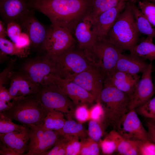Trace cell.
Masks as SVG:
<instances>
[{
	"label": "cell",
	"mask_w": 155,
	"mask_h": 155,
	"mask_svg": "<svg viewBox=\"0 0 155 155\" xmlns=\"http://www.w3.org/2000/svg\"><path fill=\"white\" fill-rule=\"evenodd\" d=\"M22 29L28 36L31 44L38 46L44 44L47 34L44 26L33 16L27 15L18 23Z\"/></svg>",
	"instance_id": "cell-18"
},
{
	"label": "cell",
	"mask_w": 155,
	"mask_h": 155,
	"mask_svg": "<svg viewBox=\"0 0 155 155\" xmlns=\"http://www.w3.org/2000/svg\"><path fill=\"white\" fill-rule=\"evenodd\" d=\"M105 129L102 122L90 120L88 124V133L91 139L96 142H99Z\"/></svg>",
	"instance_id": "cell-31"
},
{
	"label": "cell",
	"mask_w": 155,
	"mask_h": 155,
	"mask_svg": "<svg viewBox=\"0 0 155 155\" xmlns=\"http://www.w3.org/2000/svg\"><path fill=\"white\" fill-rule=\"evenodd\" d=\"M48 111L35 94L12 99L10 108L3 112L23 125L42 126Z\"/></svg>",
	"instance_id": "cell-3"
},
{
	"label": "cell",
	"mask_w": 155,
	"mask_h": 155,
	"mask_svg": "<svg viewBox=\"0 0 155 155\" xmlns=\"http://www.w3.org/2000/svg\"><path fill=\"white\" fill-rule=\"evenodd\" d=\"M67 135H65L64 137L59 141L51 150L43 153L42 155H56L59 150L67 142Z\"/></svg>",
	"instance_id": "cell-42"
},
{
	"label": "cell",
	"mask_w": 155,
	"mask_h": 155,
	"mask_svg": "<svg viewBox=\"0 0 155 155\" xmlns=\"http://www.w3.org/2000/svg\"><path fill=\"white\" fill-rule=\"evenodd\" d=\"M135 1V0H94L88 14L93 20L103 12L115 7L123 1Z\"/></svg>",
	"instance_id": "cell-27"
},
{
	"label": "cell",
	"mask_w": 155,
	"mask_h": 155,
	"mask_svg": "<svg viewBox=\"0 0 155 155\" xmlns=\"http://www.w3.org/2000/svg\"><path fill=\"white\" fill-rule=\"evenodd\" d=\"M134 2L132 3V8L138 32L153 39L155 38V29Z\"/></svg>",
	"instance_id": "cell-25"
},
{
	"label": "cell",
	"mask_w": 155,
	"mask_h": 155,
	"mask_svg": "<svg viewBox=\"0 0 155 155\" xmlns=\"http://www.w3.org/2000/svg\"><path fill=\"white\" fill-rule=\"evenodd\" d=\"M145 16L152 26L155 27V15H149Z\"/></svg>",
	"instance_id": "cell-47"
},
{
	"label": "cell",
	"mask_w": 155,
	"mask_h": 155,
	"mask_svg": "<svg viewBox=\"0 0 155 155\" xmlns=\"http://www.w3.org/2000/svg\"><path fill=\"white\" fill-rule=\"evenodd\" d=\"M68 140L67 144L66 155H80L81 143L78 136L67 135Z\"/></svg>",
	"instance_id": "cell-34"
},
{
	"label": "cell",
	"mask_w": 155,
	"mask_h": 155,
	"mask_svg": "<svg viewBox=\"0 0 155 155\" xmlns=\"http://www.w3.org/2000/svg\"><path fill=\"white\" fill-rule=\"evenodd\" d=\"M73 36L80 48L92 49L97 41L92 30V21L88 15L77 24Z\"/></svg>",
	"instance_id": "cell-20"
},
{
	"label": "cell",
	"mask_w": 155,
	"mask_h": 155,
	"mask_svg": "<svg viewBox=\"0 0 155 155\" xmlns=\"http://www.w3.org/2000/svg\"><path fill=\"white\" fill-rule=\"evenodd\" d=\"M0 49L1 53L3 55H15L20 58L27 57L30 52L29 47L20 48L12 42L2 37H0Z\"/></svg>",
	"instance_id": "cell-26"
},
{
	"label": "cell",
	"mask_w": 155,
	"mask_h": 155,
	"mask_svg": "<svg viewBox=\"0 0 155 155\" xmlns=\"http://www.w3.org/2000/svg\"><path fill=\"white\" fill-rule=\"evenodd\" d=\"M77 43L72 34L67 28L51 24L47 30L44 44L46 54L54 61Z\"/></svg>",
	"instance_id": "cell-7"
},
{
	"label": "cell",
	"mask_w": 155,
	"mask_h": 155,
	"mask_svg": "<svg viewBox=\"0 0 155 155\" xmlns=\"http://www.w3.org/2000/svg\"><path fill=\"white\" fill-rule=\"evenodd\" d=\"M108 135L115 142L116 151L121 155H140L139 146L140 141L127 139L115 130Z\"/></svg>",
	"instance_id": "cell-23"
},
{
	"label": "cell",
	"mask_w": 155,
	"mask_h": 155,
	"mask_svg": "<svg viewBox=\"0 0 155 155\" xmlns=\"http://www.w3.org/2000/svg\"><path fill=\"white\" fill-rule=\"evenodd\" d=\"M135 110L137 113L146 118L149 119L155 118V96Z\"/></svg>",
	"instance_id": "cell-33"
},
{
	"label": "cell",
	"mask_w": 155,
	"mask_h": 155,
	"mask_svg": "<svg viewBox=\"0 0 155 155\" xmlns=\"http://www.w3.org/2000/svg\"><path fill=\"white\" fill-rule=\"evenodd\" d=\"M54 83L77 106L91 104L95 101L93 96L74 82L62 79L55 74Z\"/></svg>",
	"instance_id": "cell-16"
},
{
	"label": "cell",
	"mask_w": 155,
	"mask_h": 155,
	"mask_svg": "<svg viewBox=\"0 0 155 155\" xmlns=\"http://www.w3.org/2000/svg\"><path fill=\"white\" fill-rule=\"evenodd\" d=\"M63 113L59 111H49L42 127L47 129L57 131L61 130L66 120L64 118Z\"/></svg>",
	"instance_id": "cell-28"
},
{
	"label": "cell",
	"mask_w": 155,
	"mask_h": 155,
	"mask_svg": "<svg viewBox=\"0 0 155 155\" xmlns=\"http://www.w3.org/2000/svg\"><path fill=\"white\" fill-rule=\"evenodd\" d=\"M27 125L15 124L3 112L0 113V134H6L25 129Z\"/></svg>",
	"instance_id": "cell-30"
},
{
	"label": "cell",
	"mask_w": 155,
	"mask_h": 155,
	"mask_svg": "<svg viewBox=\"0 0 155 155\" xmlns=\"http://www.w3.org/2000/svg\"><path fill=\"white\" fill-rule=\"evenodd\" d=\"M140 77L114 70L106 75L104 82L110 84L130 96L133 92Z\"/></svg>",
	"instance_id": "cell-17"
},
{
	"label": "cell",
	"mask_w": 155,
	"mask_h": 155,
	"mask_svg": "<svg viewBox=\"0 0 155 155\" xmlns=\"http://www.w3.org/2000/svg\"><path fill=\"white\" fill-rule=\"evenodd\" d=\"M153 39L147 37L129 51L130 53L145 60L152 61L155 60V44Z\"/></svg>",
	"instance_id": "cell-24"
},
{
	"label": "cell",
	"mask_w": 155,
	"mask_h": 155,
	"mask_svg": "<svg viewBox=\"0 0 155 155\" xmlns=\"http://www.w3.org/2000/svg\"><path fill=\"white\" fill-rule=\"evenodd\" d=\"M150 119L154 123H155V118L152 119Z\"/></svg>",
	"instance_id": "cell-49"
},
{
	"label": "cell",
	"mask_w": 155,
	"mask_h": 155,
	"mask_svg": "<svg viewBox=\"0 0 155 155\" xmlns=\"http://www.w3.org/2000/svg\"><path fill=\"white\" fill-rule=\"evenodd\" d=\"M12 98L8 90L0 86V113L7 111L11 107Z\"/></svg>",
	"instance_id": "cell-36"
},
{
	"label": "cell",
	"mask_w": 155,
	"mask_h": 155,
	"mask_svg": "<svg viewBox=\"0 0 155 155\" xmlns=\"http://www.w3.org/2000/svg\"><path fill=\"white\" fill-rule=\"evenodd\" d=\"M134 109L129 110L121 120L117 130L125 137L142 141L150 140L145 129Z\"/></svg>",
	"instance_id": "cell-13"
},
{
	"label": "cell",
	"mask_w": 155,
	"mask_h": 155,
	"mask_svg": "<svg viewBox=\"0 0 155 155\" xmlns=\"http://www.w3.org/2000/svg\"><path fill=\"white\" fill-rule=\"evenodd\" d=\"M7 36V29L5 27L3 23L0 21V37H4Z\"/></svg>",
	"instance_id": "cell-46"
},
{
	"label": "cell",
	"mask_w": 155,
	"mask_h": 155,
	"mask_svg": "<svg viewBox=\"0 0 155 155\" xmlns=\"http://www.w3.org/2000/svg\"><path fill=\"white\" fill-rule=\"evenodd\" d=\"M138 7L145 16L155 15V4L154 3L146 0L140 1Z\"/></svg>",
	"instance_id": "cell-41"
},
{
	"label": "cell",
	"mask_w": 155,
	"mask_h": 155,
	"mask_svg": "<svg viewBox=\"0 0 155 155\" xmlns=\"http://www.w3.org/2000/svg\"><path fill=\"white\" fill-rule=\"evenodd\" d=\"M74 115L78 122L81 123L90 119V110L88 109L87 104L77 106L74 111Z\"/></svg>",
	"instance_id": "cell-37"
},
{
	"label": "cell",
	"mask_w": 155,
	"mask_h": 155,
	"mask_svg": "<svg viewBox=\"0 0 155 155\" xmlns=\"http://www.w3.org/2000/svg\"><path fill=\"white\" fill-rule=\"evenodd\" d=\"M146 126L149 138L155 145V123L150 119L147 121Z\"/></svg>",
	"instance_id": "cell-44"
},
{
	"label": "cell",
	"mask_w": 155,
	"mask_h": 155,
	"mask_svg": "<svg viewBox=\"0 0 155 155\" xmlns=\"http://www.w3.org/2000/svg\"><path fill=\"white\" fill-rule=\"evenodd\" d=\"M93 63L92 50L81 49L76 43L56 58L54 73L62 79H69L84 71Z\"/></svg>",
	"instance_id": "cell-5"
},
{
	"label": "cell",
	"mask_w": 155,
	"mask_h": 155,
	"mask_svg": "<svg viewBox=\"0 0 155 155\" xmlns=\"http://www.w3.org/2000/svg\"><path fill=\"white\" fill-rule=\"evenodd\" d=\"M6 29L7 36L12 42L16 44L22 32L20 25L17 22H10L7 24Z\"/></svg>",
	"instance_id": "cell-35"
},
{
	"label": "cell",
	"mask_w": 155,
	"mask_h": 155,
	"mask_svg": "<svg viewBox=\"0 0 155 155\" xmlns=\"http://www.w3.org/2000/svg\"><path fill=\"white\" fill-rule=\"evenodd\" d=\"M90 120L102 122L104 111L100 102L96 103L90 110Z\"/></svg>",
	"instance_id": "cell-40"
},
{
	"label": "cell",
	"mask_w": 155,
	"mask_h": 155,
	"mask_svg": "<svg viewBox=\"0 0 155 155\" xmlns=\"http://www.w3.org/2000/svg\"><path fill=\"white\" fill-rule=\"evenodd\" d=\"M154 88H155V80L154 82Z\"/></svg>",
	"instance_id": "cell-50"
},
{
	"label": "cell",
	"mask_w": 155,
	"mask_h": 155,
	"mask_svg": "<svg viewBox=\"0 0 155 155\" xmlns=\"http://www.w3.org/2000/svg\"><path fill=\"white\" fill-rule=\"evenodd\" d=\"M127 3L125 1L121 2L116 7L91 20L92 30L97 42L105 40L118 17L125 9Z\"/></svg>",
	"instance_id": "cell-14"
},
{
	"label": "cell",
	"mask_w": 155,
	"mask_h": 155,
	"mask_svg": "<svg viewBox=\"0 0 155 155\" xmlns=\"http://www.w3.org/2000/svg\"><path fill=\"white\" fill-rule=\"evenodd\" d=\"M0 155H20L9 146L0 141Z\"/></svg>",
	"instance_id": "cell-45"
},
{
	"label": "cell",
	"mask_w": 155,
	"mask_h": 155,
	"mask_svg": "<svg viewBox=\"0 0 155 155\" xmlns=\"http://www.w3.org/2000/svg\"><path fill=\"white\" fill-rule=\"evenodd\" d=\"M8 78L10 81L8 90L12 99L27 95L36 94L40 86L33 82L23 71H15L11 69Z\"/></svg>",
	"instance_id": "cell-15"
},
{
	"label": "cell",
	"mask_w": 155,
	"mask_h": 155,
	"mask_svg": "<svg viewBox=\"0 0 155 155\" xmlns=\"http://www.w3.org/2000/svg\"><path fill=\"white\" fill-rule=\"evenodd\" d=\"M31 41L28 36L26 33L22 32L15 44L20 48H25L29 47Z\"/></svg>",
	"instance_id": "cell-43"
},
{
	"label": "cell",
	"mask_w": 155,
	"mask_h": 155,
	"mask_svg": "<svg viewBox=\"0 0 155 155\" xmlns=\"http://www.w3.org/2000/svg\"><path fill=\"white\" fill-rule=\"evenodd\" d=\"M66 120L61 129L58 130L64 135H73L81 138H85L86 133L82 123L77 122L70 118Z\"/></svg>",
	"instance_id": "cell-29"
},
{
	"label": "cell",
	"mask_w": 155,
	"mask_h": 155,
	"mask_svg": "<svg viewBox=\"0 0 155 155\" xmlns=\"http://www.w3.org/2000/svg\"><path fill=\"white\" fill-rule=\"evenodd\" d=\"M94 0H33V8L47 17L51 24L65 28L73 36L78 23L89 13Z\"/></svg>",
	"instance_id": "cell-1"
},
{
	"label": "cell",
	"mask_w": 155,
	"mask_h": 155,
	"mask_svg": "<svg viewBox=\"0 0 155 155\" xmlns=\"http://www.w3.org/2000/svg\"><path fill=\"white\" fill-rule=\"evenodd\" d=\"M152 63L151 62L142 73L135 89L130 96L129 110L141 106L152 97L155 89L152 79Z\"/></svg>",
	"instance_id": "cell-12"
},
{
	"label": "cell",
	"mask_w": 155,
	"mask_h": 155,
	"mask_svg": "<svg viewBox=\"0 0 155 155\" xmlns=\"http://www.w3.org/2000/svg\"><path fill=\"white\" fill-rule=\"evenodd\" d=\"M99 145L102 153L110 155L116 151V146L114 141L108 135L103 140H100Z\"/></svg>",
	"instance_id": "cell-38"
},
{
	"label": "cell",
	"mask_w": 155,
	"mask_h": 155,
	"mask_svg": "<svg viewBox=\"0 0 155 155\" xmlns=\"http://www.w3.org/2000/svg\"><path fill=\"white\" fill-rule=\"evenodd\" d=\"M0 11L3 19L7 23H18L28 12L24 0H0Z\"/></svg>",
	"instance_id": "cell-19"
},
{
	"label": "cell",
	"mask_w": 155,
	"mask_h": 155,
	"mask_svg": "<svg viewBox=\"0 0 155 155\" xmlns=\"http://www.w3.org/2000/svg\"><path fill=\"white\" fill-rule=\"evenodd\" d=\"M149 63L135 55L129 54L121 55L114 70L120 71L132 75L142 73Z\"/></svg>",
	"instance_id": "cell-22"
},
{
	"label": "cell",
	"mask_w": 155,
	"mask_h": 155,
	"mask_svg": "<svg viewBox=\"0 0 155 155\" xmlns=\"http://www.w3.org/2000/svg\"><path fill=\"white\" fill-rule=\"evenodd\" d=\"M130 96L114 86L104 83L100 96L104 113L102 122L105 128L117 130L120 123L129 111Z\"/></svg>",
	"instance_id": "cell-4"
},
{
	"label": "cell",
	"mask_w": 155,
	"mask_h": 155,
	"mask_svg": "<svg viewBox=\"0 0 155 155\" xmlns=\"http://www.w3.org/2000/svg\"><path fill=\"white\" fill-rule=\"evenodd\" d=\"M92 51L94 62L105 75L113 71L123 51L116 45L105 40L97 41Z\"/></svg>",
	"instance_id": "cell-10"
},
{
	"label": "cell",
	"mask_w": 155,
	"mask_h": 155,
	"mask_svg": "<svg viewBox=\"0 0 155 155\" xmlns=\"http://www.w3.org/2000/svg\"><path fill=\"white\" fill-rule=\"evenodd\" d=\"M139 150L140 155H155V145L150 140L140 141Z\"/></svg>",
	"instance_id": "cell-39"
},
{
	"label": "cell",
	"mask_w": 155,
	"mask_h": 155,
	"mask_svg": "<svg viewBox=\"0 0 155 155\" xmlns=\"http://www.w3.org/2000/svg\"><path fill=\"white\" fill-rule=\"evenodd\" d=\"M132 1L127 2L105 40L114 44L123 51H129L137 44L138 32L132 8Z\"/></svg>",
	"instance_id": "cell-2"
},
{
	"label": "cell",
	"mask_w": 155,
	"mask_h": 155,
	"mask_svg": "<svg viewBox=\"0 0 155 155\" xmlns=\"http://www.w3.org/2000/svg\"><path fill=\"white\" fill-rule=\"evenodd\" d=\"M80 155H98L100 154V145L90 137L82 138Z\"/></svg>",
	"instance_id": "cell-32"
},
{
	"label": "cell",
	"mask_w": 155,
	"mask_h": 155,
	"mask_svg": "<svg viewBox=\"0 0 155 155\" xmlns=\"http://www.w3.org/2000/svg\"><path fill=\"white\" fill-rule=\"evenodd\" d=\"M30 129L28 125L23 129L6 134H0V141L20 155L27 151Z\"/></svg>",
	"instance_id": "cell-21"
},
{
	"label": "cell",
	"mask_w": 155,
	"mask_h": 155,
	"mask_svg": "<svg viewBox=\"0 0 155 155\" xmlns=\"http://www.w3.org/2000/svg\"><path fill=\"white\" fill-rule=\"evenodd\" d=\"M155 3V0H145Z\"/></svg>",
	"instance_id": "cell-48"
},
{
	"label": "cell",
	"mask_w": 155,
	"mask_h": 155,
	"mask_svg": "<svg viewBox=\"0 0 155 155\" xmlns=\"http://www.w3.org/2000/svg\"><path fill=\"white\" fill-rule=\"evenodd\" d=\"M105 75L94 63L80 73L69 80L74 82L90 93L96 103L100 102Z\"/></svg>",
	"instance_id": "cell-11"
},
{
	"label": "cell",
	"mask_w": 155,
	"mask_h": 155,
	"mask_svg": "<svg viewBox=\"0 0 155 155\" xmlns=\"http://www.w3.org/2000/svg\"><path fill=\"white\" fill-rule=\"evenodd\" d=\"M30 139L26 155H42L53 147L65 135L59 131L47 129L30 125Z\"/></svg>",
	"instance_id": "cell-9"
},
{
	"label": "cell",
	"mask_w": 155,
	"mask_h": 155,
	"mask_svg": "<svg viewBox=\"0 0 155 155\" xmlns=\"http://www.w3.org/2000/svg\"><path fill=\"white\" fill-rule=\"evenodd\" d=\"M36 94L41 104L48 111L61 112L67 117H70L73 112V103L54 83L40 86Z\"/></svg>",
	"instance_id": "cell-6"
},
{
	"label": "cell",
	"mask_w": 155,
	"mask_h": 155,
	"mask_svg": "<svg viewBox=\"0 0 155 155\" xmlns=\"http://www.w3.org/2000/svg\"><path fill=\"white\" fill-rule=\"evenodd\" d=\"M55 65V61L46 54L26 62L22 71L40 86L53 83Z\"/></svg>",
	"instance_id": "cell-8"
}]
</instances>
